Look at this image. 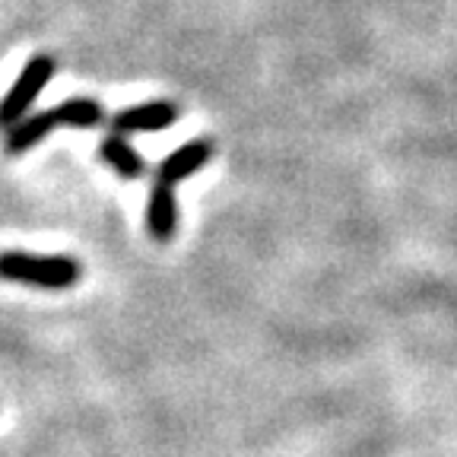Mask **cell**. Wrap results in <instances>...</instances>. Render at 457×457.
Segmentation results:
<instances>
[{
  "mask_svg": "<svg viewBox=\"0 0 457 457\" xmlns=\"http://www.w3.org/2000/svg\"><path fill=\"white\" fill-rule=\"evenodd\" d=\"M83 277V264L71 254H32V251H0V279L36 289H73Z\"/></svg>",
  "mask_w": 457,
  "mask_h": 457,
  "instance_id": "1",
  "label": "cell"
},
{
  "mask_svg": "<svg viewBox=\"0 0 457 457\" xmlns=\"http://www.w3.org/2000/svg\"><path fill=\"white\" fill-rule=\"evenodd\" d=\"M54 71H57V61L51 54L29 57L26 67H22L20 77H16V83L10 86V93L0 99V128L10 130L13 124H20L22 118H26V112L32 108V102L38 99V93L51 83Z\"/></svg>",
  "mask_w": 457,
  "mask_h": 457,
  "instance_id": "2",
  "label": "cell"
},
{
  "mask_svg": "<svg viewBox=\"0 0 457 457\" xmlns=\"http://www.w3.org/2000/svg\"><path fill=\"white\" fill-rule=\"evenodd\" d=\"M181 108L169 99H156V102H143V105L124 108L112 118V130L114 134H156L179 121Z\"/></svg>",
  "mask_w": 457,
  "mask_h": 457,
  "instance_id": "3",
  "label": "cell"
},
{
  "mask_svg": "<svg viewBox=\"0 0 457 457\" xmlns=\"http://www.w3.org/2000/svg\"><path fill=\"white\" fill-rule=\"evenodd\" d=\"M216 156V143L213 140H191L185 143V146H179L175 153H169V156L159 162L156 169V181H162V185H181L185 179H191L194 171H200L204 165L210 162V159Z\"/></svg>",
  "mask_w": 457,
  "mask_h": 457,
  "instance_id": "4",
  "label": "cell"
},
{
  "mask_svg": "<svg viewBox=\"0 0 457 457\" xmlns=\"http://www.w3.org/2000/svg\"><path fill=\"white\" fill-rule=\"evenodd\" d=\"M146 228H150L153 242H171L179 232V200H175V187L153 181L150 204H146Z\"/></svg>",
  "mask_w": 457,
  "mask_h": 457,
  "instance_id": "5",
  "label": "cell"
},
{
  "mask_svg": "<svg viewBox=\"0 0 457 457\" xmlns=\"http://www.w3.org/2000/svg\"><path fill=\"white\" fill-rule=\"evenodd\" d=\"M99 159L105 165H112L121 179H128V181H134V179H140L143 175V159H140V153L134 150L128 143V137L124 134H108V137H102V143H99Z\"/></svg>",
  "mask_w": 457,
  "mask_h": 457,
  "instance_id": "6",
  "label": "cell"
},
{
  "mask_svg": "<svg viewBox=\"0 0 457 457\" xmlns=\"http://www.w3.org/2000/svg\"><path fill=\"white\" fill-rule=\"evenodd\" d=\"M57 112H61L64 128L93 130L105 124V108H102V102L89 99V96H71V99H64L57 105Z\"/></svg>",
  "mask_w": 457,
  "mask_h": 457,
  "instance_id": "7",
  "label": "cell"
}]
</instances>
